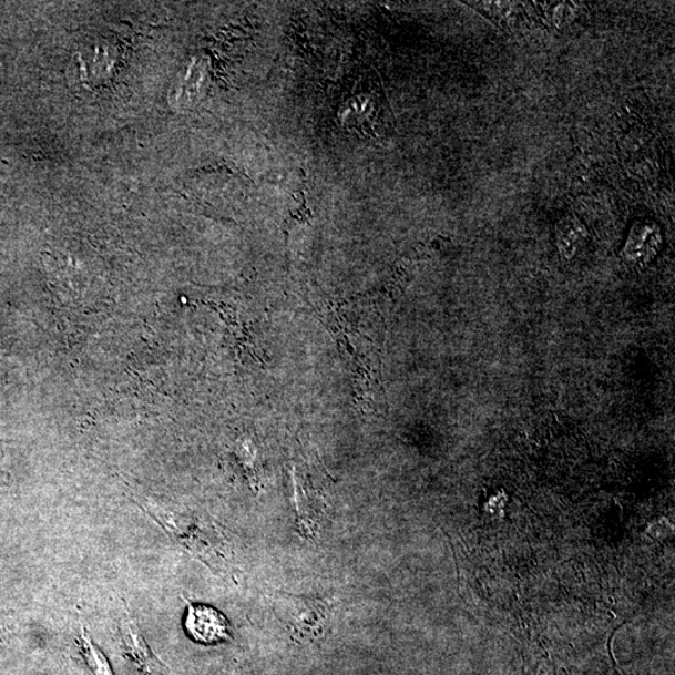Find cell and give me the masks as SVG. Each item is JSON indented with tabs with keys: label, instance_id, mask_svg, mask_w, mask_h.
Here are the masks:
<instances>
[{
	"label": "cell",
	"instance_id": "1",
	"mask_svg": "<svg viewBox=\"0 0 675 675\" xmlns=\"http://www.w3.org/2000/svg\"><path fill=\"white\" fill-rule=\"evenodd\" d=\"M140 504L175 542L187 548L214 573L223 576L232 573L231 545L217 524L203 517L174 511L145 498L140 499Z\"/></svg>",
	"mask_w": 675,
	"mask_h": 675
},
{
	"label": "cell",
	"instance_id": "2",
	"mask_svg": "<svg viewBox=\"0 0 675 675\" xmlns=\"http://www.w3.org/2000/svg\"><path fill=\"white\" fill-rule=\"evenodd\" d=\"M273 611L293 637L317 642L325 637L335 605L320 596L278 592L272 596Z\"/></svg>",
	"mask_w": 675,
	"mask_h": 675
},
{
	"label": "cell",
	"instance_id": "3",
	"mask_svg": "<svg viewBox=\"0 0 675 675\" xmlns=\"http://www.w3.org/2000/svg\"><path fill=\"white\" fill-rule=\"evenodd\" d=\"M185 630L195 642L203 644H217L229 638V624L227 618L203 604H188Z\"/></svg>",
	"mask_w": 675,
	"mask_h": 675
},
{
	"label": "cell",
	"instance_id": "4",
	"mask_svg": "<svg viewBox=\"0 0 675 675\" xmlns=\"http://www.w3.org/2000/svg\"><path fill=\"white\" fill-rule=\"evenodd\" d=\"M120 633L125 654L129 655L144 675H164V664L151 652L139 625H136L126 608L121 615Z\"/></svg>",
	"mask_w": 675,
	"mask_h": 675
},
{
	"label": "cell",
	"instance_id": "5",
	"mask_svg": "<svg viewBox=\"0 0 675 675\" xmlns=\"http://www.w3.org/2000/svg\"><path fill=\"white\" fill-rule=\"evenodd\" d=\"M81 651L86 667L93 675H114L110 662L85 627H82L81 632Z\"/></svg>",
	"mask_w": 675,
	"mask_h": 675
}]
</instances>
